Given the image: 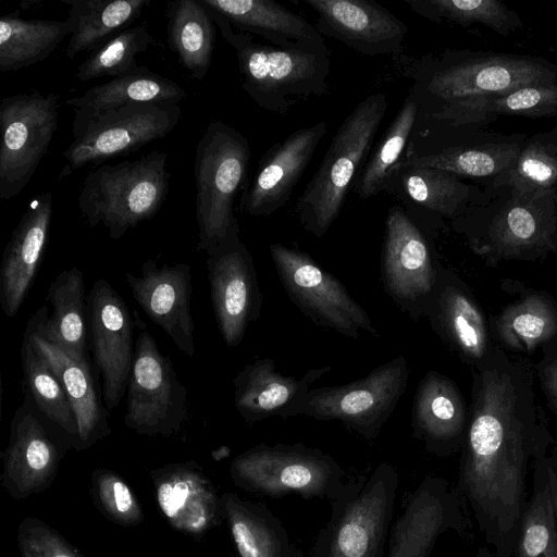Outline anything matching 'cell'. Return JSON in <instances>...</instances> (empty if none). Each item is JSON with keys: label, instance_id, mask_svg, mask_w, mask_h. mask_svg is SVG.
<instances>
[{"label": "cell", "instance_id": "6da1fadb", "mask_svg": "<svg viewBox=\"0 0 557 557\" xmlns=\"http://www.w3.org/2000/svg\"><path fill=\"white\" fill-rule=\"evenodd\" d=\"M207 9L224 40L233 47L242 88L257 106L286 114L299 100L327 91L331 60L325 41L292 48L257 42L247 33L234 32L223 15Z\"/></svg>", "mask_w": 557, "mask_h": 557}, {"label": "cell", "instance_id": "7a4b0ae2", "mask_svg": "<svg viewBox=\"0 0 557 557\" xmlns=\"http://www.w3.org/2000/svg\"><path fill=\"white\" fill-rule=\"evenodd\" d=\"M249 160V143L239 131L220 120L208 124L194 163L198 251L210 256L239 237L234 202L246 183Z\"/></svg>", "mask_w": 557, "mask_h": 557}, {"label": "cell", "instance_id": "3957f363", "mask_svg": "<svg viewBox=\"0 0 557 557\" xmlns=\"http://www.w3.org/2000/svg\"><path fill=\"white\" fill-rule=\"evenodd\" d=\"M168 153L151 151L133 161L102 164L84 178L77 205L85 223H100L111 239L151 220L160 211L170 186Z\"/></svg>", "mask_w": 557, "mask_h": 557}, {"label": "cell", "instance_id": "277c9868", "mask_svg": "<svg viewBox=\"0 0 557 557\" xmlns=\"http://www.w3.org/2000/svg\"><path fill=\"white\" fill-rule=\"evenodd\" d=\"M387 107L385 94H370L357 103L337 128L320 166L296 202V214L308 233L323 237L338 216Z\"/></svg>", "mask_w": 557, "mask_h": 557}, {"label": "cell", "instance_id": "5b68a950", "mask_svg": "<svg viewBox=\"0 0 557 557\" xmlns=\"http://www.w3.org/2000/svg\"><path fill=\"white\" fill-rule=\"evenodd\" d=\"M398 483V472L388 462L344 483L330 499V518L315 539L312 557H385Z\"/></svg>", "mask_w": 557, "mask_h": 557}, {"label": "cell", "instance_id": "8992f818", "mask_svg": "<svg viewBox=\"0 0 557 557\" xmlns=\"http://www.w3.org/2000/svg\"><path fill=\"white\" fill-rule=\"evenodd\" d=\"M412 79L410 94L418 103V114L462 98L497 97L528 85L557 82L547 63L516 55L426 58L412 69Z\"/></svg>", "mask_w": 557, "mask_h": 557}, {"label": "cell", "instance_id": "52a82bcc", "mask_svg": "<svg viewBox=\"0 0 557 557\" xmlns=\"http://www.w3.org/2000/svg\"><path fill=\"white\" fill-rule=\"evenodd\" d=\"M410 369L399 355L354 382L310 388L283 408L278 417L304 416L338 421L367 441L375 440L407 389Z\"/></svg>", "mask_w": 557, "mask_h": 557}, {"label": "cell", "instance_id": "ba28073f", "mask_svg": "<svg viewBox=\"0 0 557 557\" xmlns=\"http://www.w3.org/2000/svg\"><path fill=\"white\" fill-rule=\"evenodd\" d=\"M471 251L487 265L537 261L557 253V189L521 194L490 216L460 225Z\"/></svg>", "mask_w": 557, "mask_h": 557}, {"label": "cell", "instance_id": "9c48e42d", "mask_svg": "<svg viewBox=\"0 0 557 557\" xmlns=\"http://www.w3.org/2000/svg\"><path fill=\"white\" fill-rule=\"evenodd\" d=\"M230 476L238 488L270 498L295 494L330 500L344 484V471L331 455L300 443L250 447L232 460Z\"/></svg>", "mask_w": 557, "mask_h": 557}, {"label": "cell", "instance_id": "30bf717a", "mask_svg": "<svg viewBox=\"0 0 557 557\" xmlns=\"http://www.w3.org/2000/svg\"><path fill=\"white\" fill-rule=\"evenodd\" d=\"M270 256L288 298L315 325L349 338L380 336L363 307L310 255L276 243L270 245Z\"/></svg>", "mask_w": 557, "mask_h": 557}, {"label": "cell", "instance_id": "8fae6325", "mask_svg": "<svg viewBox=\"0 0 557 557\" xmlns=\"http://www.w3.org/2000/svg\"><path fill=\"white\" fill-rule=\"evenodd\" d=\"M187 417V388L170 356L141 330L126 388L125 425L140 435L170 437L181 431Z\"/></svg>", "mask_w": 557, "mask_h": 557}, {"label": "cell", "instance_id": "7c38bea8", "mask_svg": "<svg viewBox=\"0 0 557 557\" xmlns=\"http://www.w3.org/2000/svg\"><path fill=\"white\" fill-rule=\"evenodd\" d=\"M59 95L37 89L2 98L0 103V200L28 185L58 128Z\"/></svg>", "mask_w": 557, "mask_h": 557}, {"label": "cell", "instance_id": "4fadbf2b", "mask_svg": "<svg viewBox=\"0 0 557 557\" xmlns=\"http://www.w3.org/2000/svg\"><path fill=\"white\" fill-rule=\"evenodd\" d=\"M177 104L134 103L100 113L73 132L74 140L63 152L60 177L89 163H99L134 152L165 137L181 117Z\"/></svg>", "mask_w": 557, "mask_h": 557}, {"label": "cell", "instance_id": "5bb4252c", "mask_svg": "<svg viewBox=\"0 0 557 557\" xmlns=\"http://www.w3.org/2000/svg\"><path fill=\"white\" fill-rule=\"evenodd\" d=\"M443 268L419 226L399 206L392 207L385 220L381 280L387 296L411 320L424 318L425 302Z\"/></svg>", "mask_w": 557, "mask_h": 557}, {"label": "cell", "instance_id": "9a60e30c", "mask_svg": "<svg viewBox=\"0 0 557 557\" xmlns=\"http://www.w3.org/2000/svg\"><path fill=\"white\" fill-rule=\"evenodd\" d=\"M69 436L46 418L25 393L10 422L2 454V485L13 499L27 498L53 482L66 451Z\"/></svg>", "mask_w": 557, "mask_h": 557}, {"label": "cell", "instance_id": "2e32d148", "mask_svg": "<svg viewBox=\"0 0 557 557\" xmlns=\"http://www.w3.org/2000/svg\"><path fill=\"white\" fill-rule=\"evenodd\" d=\"M473 522L457 486L426 475L393 521L385 557H431L437 540L449 532L469 536Z\"/></svg>", "mask_w": 557, "mask_h": 557}, {"label": "cell", "instance_id": "e0dca14e", "mask_svg": "<svg viewBox=\"0 0 557 557\" xmlns=\"http://www.w3.org/2000/svg\"><path fill=\"white\" fill-rule=\"evenodd\" d=\"M88 333L94 363L102 379L108 411L126 393L135 357L134 318L114 287L104 278L94 282L87 295Z\"/></svg>", "mask_w": 557, "mask_h": 557}, {"label": "cell", "instance_id": "ac0fdd59", "mask_svg": "<svg viewBox=\"0 0 557 557\" xmlns=\"http://www.w3.org/2000/svg\"><path fill=\"white\" fill-rule=\"evenodd\" d=\"M206 268L219 331L227 347H236L261 313L263 297L252 256L236 237L207 256Z\"/></svg>", "mask_w": 557, "mask_h": 557}, {"label": "cell", "instance_id": "d6986e66", "mask_svg": "<svg viewBox=\"0 0 557 557\" xmlns=\"http://www.w3.org/2000/svg\"><path fill=\"white\" fill-rule=\"evenodd\" d=\"M441 341L467 366L474 368L497 346L490 319L468 284L443 268L424 306V318Z\"/></svg>", "mask_w": 557, "mask_h": 557}, {"label": "cell", "instance_id": "ffe728a7", "mask_svg": "<svg viewBox=\"0 0 557 557\" xmlns=\"http://www.w3.org/2000/svg\"><path fill=\"white\" fill-rule=\"evenodd\" d=\"M131 293L148 318L186 356L195 355V323L191 312L193 274L187 263L146 260L140 274L127 272Z\"/></svg>", "mask_w": 557, "mask_h": 557}, {"label": "cell", "instance_id": "44dd1931", "mask_svg": "<svg viewBox=\"0 0 557 557\" xmlns=\"http://www.w3.org/2000/svg\"><path fill=\"white\" fill-rule=\"evenodd\" d=\"M149 475L158 507L175 530L202 537L224 520L221 495L195 460L166 463Z\"/></svg>", "mask_w": 557, "mask_h": 557}, {"label": "cell", "instance_id": "7402d4cb", "mask_svg": "<svg viewBox=\"0 0 557 557\" xmlns=\"http://www.w3.org/2000/svg\"><path fill=\"white\" fill-rule=\"evenodd\" d=\"M318 16L321 35L364 55H396L408 29L391 11L371 0H301Z\"/></svg>", "mask_w": 557, "mask_h": 557}, {"label": "cell", "instance_id": "603a6c76", "mask_svg": "<svg viewBox=\"0 0 557 557\" xmlns=\"http://www.w3.org/2000/svg\"><path fill=\"white\" fill-rule=\"evenodd\" d=\"M326 132L327 123L320 121L295 131L273 146L243 191L242 210L259 218L284 207Z\"/></svg>", "mask_w": 557, "mask_h": 557}, {"label": "cell", "instance_id": "cb8c5ba5", "mask_svg": "<svg viewBox=\"0 0 557 557\" xmlns=\"http://www.w3.org/2000/svg\"><path fill=\"white\" fill-rule=\"evenodd\" d=\"M53 215V196L42 191L28 202L3 251L0 306L8 318L21 309L44 259Z\"/></svg>", "mask_w": 557, "mask_h": 557}, {"label": "cell", "instance_id": "d4e9b609", "mask_svg": "<svg viewBox=\"0 0 557 557\" xmlns=\"http://www.w3.org/2000/svg\"><path fill=\"white\" fill-rule=\"evenodd\" d=\"M469 411L458 385L447 375L429 370L419 381L411 407L412 435L438 457L461 450Z\"/></svg>", "mask_w": 557, "mask_h": 557}, {"label": "cell", "instance_id": "484cf974", "mask_svg": "<svg viewBox=\"0 0 557 557\" xmlns=\"http://www.w3.org/2000/svg\"><path fill=\"white\" fill-rule=\"evenodd\" d=\"M59 376L78 425V450L90 448L111 434L109 411L102 404L89 361H81L46 339L29 318L24 331Z\"/></svg>", "mask_w": 557, "mask_h": 557}, {"label": "cell", "instance_id": "4316f807", "mask_svg": "<svg viewBox=\"0 0 557 557\" xmlns=\"http://www.w3.org/2000/svg\"><path fill=\"white\" fill-rule=\"evenodd\" d=\"M47 305L33 313L38 332L71 357L89 361L88 358V312L84 275L81 269L72 267L61 271L50 283Z\"/></svg>", "mask_w": 557, "mask_h": 557}, {"label": "cell", "instance_id": "83f0119b", "mask_svg": "<svg viewBox=\"0 0 557 557\" xmlns=\"http://www.w3.org/2000/svg\"><path fill=\"white\" fill-rule=\"evenodd\" d=\"M331 369V366L310 369L296 379L277 371L271 358L256 359L233 379L235 409L249 424L278 416L283 408L308 392L312 383Z\"/></svg>", "mask_w": 557, "mask_h": 557}, {"label": "cell", "instance_id": "f1b7e54d", "mask_svg": "<svg viewBox=\"0 0 557 557\" xmlns=\"http://www.w3.org/2000/svg\"><path fill=\"white\" fill-rule=\"evenodd\" d=\"M493 339L510 354L531 355L557 339V300L546 290L525 287L490 318Z\"/></svg>", "mask_w": 557, "mask_h": 557}, {"label": "cell", "instance_id": "f546056e", "mask_svg": "<svg viewBox=\"0 0 557 557\" xmlns=\"http://www.w3.org/2000/svg\"><path fill=\"white\" fill-rule=\"evenodd\" d=\"M185 97L186 91L177 83L140 66L132 74L92 86L81 96L67 99L66 104L74 112L73 133L91 117L120 107L134 103L177 104Z\"/></svg>", "mask_w": 557, "mask_h": 557}, {"label": "cell", "instance_id": "4dcf8cb0", "mask_svg": "<svg viewBox=\"0 0 557 557\" xmlns=\"http://www.w3.org/2000/svg\"><path fill=\"white\" fill-rule=\"evenodd\" d=\"M242 33L257 35L271 45L292 48L324 42L323 36L301 15L272 0H200Z\"/></svg>", "mask_w": 557, "mask_h": 557}, {"label": "cell", "instance_id": "1f68e13d", "mask_svg": "<svg viewBox=\"0 0 557 557\" xmlns=\"http://www.w3.org/2000/svg\"><path fill=\"white\" fill-rule=\"evenodd\" d=\"M221 502L238 557H294L283 522L264 504L232 492L222 494Z\"/></svg>", "mask_w": 557, "mask_h": 557}, {"label": "cell", "instance_id": "d6a6232c", "mask_svg": "<svg viewBox=\"0 0 557 557\" xmlns=\"http://www.w3.org/2000/svg\"><path fill=\"white\" fill-rule=\"evenodd\" d=\"M70 7L73 30L65 55L73 59L95 49L127 29L150 0H62Z\"/></svg>", "mask_w": 557, "mask_h": 557}, {"label": "cell", "instance_id": "836d02e7", "mask_svg": "<svg viewBox=\"0 0 557 557\" xmlns=\"http://www.w3.org/2000/svg\"><path fill=\"white\" fill-rule=\"evenodd\" d=\"M73 26L64 21L25 20L17 10L0 20V72H13L49 58Z\"/></svg>", "mask_w": 557, "mask_h": 557}, {"label": "cell", "instance_id": "e575fe53", "mask_svg": "<svg viewBox=\"0 0 557 557\" xmlns=\"http://www.w3.org/2000/svg\"><path fill=\"white\" fill-rule=\"evenodd\" d=\"M171 50L193 78L207 75L214 48V22L200 0H173L166 9Z\"/></svg>", "mask_w": 557, "mask_h": 557}, {"label": "cell", "instance_id": "d590c367", "mask_svg": "<svg viewBox=\"0 0 557 557\" xmlns=\"http://www.w3.org/2000/svg\"><path fill=\"white\" fill-rule=\"evenodd\" d=\"M21 363L25 393L39 411L69 436L73 449L78 450L77 420L66 392L51 364L25 333Z\"/></svg>", "mask_w": 557, "mask_h": 557}, {"label": "cell", "instance_id": "8d00e7d4", "mask_svg": "<svg viewBox=\"0 0 557 557\" xmlns=\"http://www.w3.org/2000/svg\"><path fill=\"white\" fill-rule=\"evenodd\" d=\"M521 148L516 143H491L449 147L434 152L407 151L397 169L414 165L443 170L457 176L495 178L511 166Z\"/></svg>", "mask_w": 557, "mask_h": 557}, {"label": "cell", "instance_id": "74e56055", "mask_svg": "<svg viewBox=\"0 0 557 557\" xmlns=\"http://www.w3.org/2000/svg\"><path fill=\"white\" fill-rule=\"evenodd\" d=\"M547 453L536 458L533 465L531 495L513 557H557V524L548 483Z\"/></svg>", "mask_w": 557, "mask_h": 557}, {"label": "cell", "instance_id": "f35d334b", "mask_svg": "<svg viewBox=\"0 0 557 557\" xmlns=\"http://www.w3.org/2000/svg\"><path fill=\"white\" fill-rule=\"evenodd\" d=\"M417 116L418 103L410 94L393 119L377 148L370 156L356 183L355 190L360 199L374 197L391 184L414 129Z\"/></svg>", "mask_w": 557, "mask_h": 557}, {"label": "cell", "instance_id": "ab89813d", "mask_svg": "<svg viewBox=\"0 0 557 557\" xmlns=\"http://www.w3.org/2000/svg\"><path fill=\"white\" fill-rule=\"evenodd\" d=\"M396 174H400L401 188L412 201L449 218L461 212L471 193L457 175L438 169L408 165L398 168Z\"/></svg>", "mask_w": 557, "mask_h": 557}, {"label": "cell", "instance_id": "60d3db41", "mask_svg": "<svg viewBox=\"0 0 557 557\" xmlns=\"http://www.w3.org/2000/svg\"><path fill=\"white\" fill-rule=\"evenodd\" d=\"M417 14L440 23L443 20L469 26L483 24L507 36L521 26L519 16L497 0H406Z\"/></svg>", "mask_w": 557, "mask_h": 557}, {"label": "cell", "instance_id": "b9f144b4", "mask_svg": "<svg viewBox=\"0 0 557 557\" xmlns=\"http://www.w3.org/2000/svg\"><path fill=\"white\" fill-rule=\"evenodd\" d=\"M494 183L521 194L557 189V141L550 134L535 135Z\"/></svg>", "mask_w": 557, "mask_h": 557}, {"label": "cell", "instance_id": "7bdbcfd3", "mask_svg": "<svg viewBox=\"0 0 557 557\" xmlns=\"http://www.w3.org/2000/svg\"><path fill=\"white\" fill-rule=\"evenodd\" d=\"M154 40L145 23L128 27L97 49L82 62L75 77L88 82L104 76L119 77L139 70L135 55L143 53Z\"/></svg>", "mask_w": 557, "mask_h": 557}, {"label": "cell", "instance_id": "ee69618b", "mask_svg": "<svg viewBox=\"0 0 557 557\" xmlns=\"http://www.w3.org/2000/svg\"><path fill=\"white\" fill-rule=\"evenodd\" d=\"M91 493L98 509L110 521L123 527L138 525L144 520L140 503L125 480L110 469H95Z\"/></svg>", "mask_w": 557, "mask_h": 557}, {"label": "cell", "instance_id": "f6af8a7d", "mask_svg": "<svg viewBox=\"0 0 557 557\" xmlns=\"http://www.w3.org/2000/svg\"><path fill=\"white\" fill-rule=\"evenodd\" d=\"M486 110L490 115H556L557 82L528 85L507 95L492 97Z\"/></svg>", "mask_w": 557, "mask_h": 557}, {"label": "cell", "instance_id": "bcb514c9", "mask_svg": "<svg viewBox=\"0 0 557 557\" xmlns=\"http://www.w3.org/2000/svg\"><path fill=\"white\" fill-rule=\"evenodd\" d=\"M17 544L34 557H84L55 529L35 517H26L18 524Z\"/></svg>", "mask_w": 557, "mask_h": 557}, {"label": "cell", "instance_id": "7dc6e473", "mask_svg": "<svg viewBox=\"0 0 557 557\" xmlns=\"http://www.w3.org/2000/svg\"><path fill=\"white\" fill-rule=\"evenodd\" d=\"M535 377L550 411L557 417V339L541 349Z\"/></svg>", "mask_w": 557, "mask_h": 557}, {"label": "cell", "instance_id": "c3c4849f", "mask_svg": "<svg viewBox=\"0 0 557 557\" xmlns=\"http://www.w3.org/2000/svg\"><path fill=\"white\" fill-rule=\"evenodd\" d=\"M546 467L557 524V444H555L546 454Z\"/></svg>", "mask_w": 557, "mask_h": 557}, {"label": "cell", "instance_id": "681fc988", "mask_svg": "<svg viewBox=\"0 0 557 557\" xmlns=\"http://www.w3.org/2000/svg\"><path fill=\"white\" fill-rule=\"evenodd\" d=\"M474 557H497L491 548L482 547Z\"/></svg>", "mask_w": 557, "mask_h": 557}, {"label": "cell", "instance_id": "f907efd6", "mask_svg": "<svg viewBox=\"0 0 557 557\" xmlns=\"http://www.w3.org/2000/svg\"><path fill=\"white\" fill-rule=\"evenodd\" d=\"M21 552V557H34L30 553H28L27 550H24V549H20Z\"/></svg>", "mask_w": 557, "mask_h": 557}, {"label": "cell", "instance_id": "816d5d0a", "mask_svg": "<svg viewBox=\"0 0 557 557\" xmlns=\"http://www.w3.org/2000/svg\"><path fill=\"white\" fill-rule=\"evenodd\" d=\"M554 139L557 141V128H555L552 133H549Z\"/></svg>", "mask_w": 557, "mask_h": 557}, {"label": "cell", "instance_id": "f5cc1de1", "mask_svg": "<svg viewBox=\"0 0 557 557\" xmlns=\"http://www.w3.org/2000/svg\"><path fill=\"white\" fill-rule=\"evenodd\" d=\"M556 5H557V2H556Z\"/></svg>", "mask_w": 557, "mask_h": 557}]
</instances>
